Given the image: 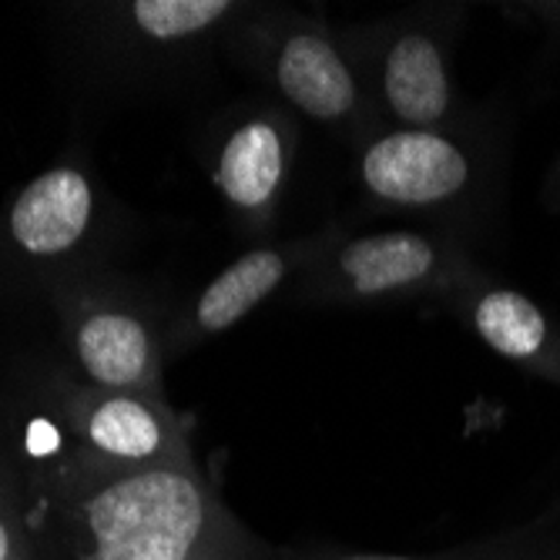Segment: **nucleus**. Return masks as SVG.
Wrapping results in <instances>:
<instances>
[{
  "label": "nucleus",
  "instance_id": "obj_1",
  "mask_svg": "<svg viewBox=\"0 0 560 560\" xmlns=\"http://www.w3.org/2000/svg\"><path fill=\"white\" fill-rule=\"evenodd\" d=\"M209 527L201 487L168 467L121 474L71 511L74 560H191Z\"/></svg>",
  "mask_w": 560,
  "mask_h": 560
},
{
  "label": "nucleus",
  "instance_id": "obj_14",
  "mask_svg": "<svg viewBox=\"0 0 560 560\" xmlns=\"http://www.w3.org/2000/svg\"><path fill=\"white\" fill-rule=\"evenodd\" d=\"M336 560H417V557H396V553H346Z\"/></svg>",
  "mask_w": 560,
  "mask_h": 560
},
{
  "label": "nucleus",
  "instance_id": "obj_6",
  "mask_svg": "<svg viewBox=\"0 0 560 560\" xmlns=\"http://www.w3.org/2000/svg\"><path fill=\"white\" fill-rule=\"evenodd\" d=\"M433 266H436L433 245L413 232L370 235L342 248L346 276L352 279L355 292H366V295L420 282L433 272Z\"/></svg>",
  "mask_w": 560,
  "mask_h": 560
},
{
  "label": "nucleus",
  "instance_id": "obj_2",
  "mask_svg": "<svg viewBox=\"0 0 560 560\" xmlns=\"http://www.w3.org/2000/svg\"><path fill=\"white\" fill-rule=\"evenodd\" d=\"M366 185L399 206H433L470 182V162L450 138L433 131H396L376 141L363 162Z\"/></svg>",
  "mask_w": 560,
  "mask_h": 560
},
{
  "label": "nucleus",
  "instance_id": "obj_9",
  "mask_svg": "<svg viewBox=\"0 0 560 560\" xmlns=\"http://www.w3.org/2000/svg\"><path fill=\"white\" fill-rule=\"evenodd\" d=\"M78 355L97 383L131 386L144 376V366H148V336L128 316L101 313L81 326Z\"/></svg>",
  "mask_w": 560,
  "mask_h": 560
},
{
  "label": "nucleus",
  "instance_id": "obj_11",
  "mask_svg": "<svg viewBox=\"0 0 560 560\" xmlns=\"http://www.w3.org/2000/svg\"><path fill=\"white\" fill-rule=\"evenodd\" d=\"M88 436L101 453L118 456V460H131V464L151 460V456L162 450L159 420L151 417L141 402L125 399V396L97 406L88 420Z\"/></svg>",
  "mask_w": 560,
  "mask_h": 560
},
{
  "label": "nucleus",
  "instance_id": "obj_3",
  "mask_svg": "<svg viewBox=\"0 0 560 560\" xmlns=\"http://www.w3.org/2000/svg\"><path fill=\"white\" fill-rule=\"evenodd\" d=\"M88 219L91 188L84 175L55 168L21 191L11 212V232L34 256H50V252L71 248L84 235Z\"/></svg>",
  "mask_w": 560,
  "mask_h": 560
},
{
  "label": "nucleus",
  "instance_id": "obj_4",
  "mask_svg": "<svg viewBox=\"0 0 560 560\" xmlns=\"http://www.w3.org/2000/svg\"><path fill=\"white\" fill-rule=\"evenodd\" d=\"M386 97L389 108L417 131H430V125L446 118L450 78L440 47L430 37L410 34L393 44L386 58Z\"/></svg>",
  "mask_w": 560,
  "mask_h": 560
},
{
  "label": "nucleus",
  "instance_id": "obj_5",
  "mask_svg": "<svg viewBox=\"0 0 560 560\" xmlns=\"http://www.w3.org/2000/svg\"><path fill=\"white\" fill-rule=\"evenodd\" d=\"M279 84L313 118H339L352 108V78L336 50L313 34H299L282 47Z\"/></svg>",
  "mask_w": 560,
  "mask_h": 560
},
{
  "label": "nucleus",
  "instance_id": "obj_7",
  "mask_svg": "<svg viewBox=\"0 0 560 560\" xmlns=\"http://www.w3.org/2000/svg\"><path fill=\"white\" fill-rule=\"evenodd\" d=\"M282 178V141L272 125L252 121L232 135L219 162V185L235 206L256 209Z\"/></svg>",
  "mask_w": 560,
  "mask_h": 560
},
{
  "label": "nucleus",
  "instance_id": "obj_8",
  "mask_svg": "<svg viewBox=\"0 0 560 560\" xmlns=\"http://www.w3.org/2000/svg\"><path fill=\"white\" fill-rule=\"evenodd\" d=\"M474 329L503 360L530 363L544 352L550 329L537 302L514 289H490L474 305Z\"/></svg>",
  "mask_w": 560,
  "mask_h": 560
},
{
  "label": "nucleus",
  "instance_id": "obj_12",
  "mask_svg": "<svg viewBox=\"0 0 560 560\" xmlns=\"http://www.w3.org/2000/svg\"><path fill=\"white\" fill-rule=\"evenodd\" d=\"M131 11L141 31L159 40H175L219 21L229 4L225 0H138Z\"/></svg>",
  "mask_w": 560,
  "mask_h": 560
},
{
  "label": "nucleus",
  "instance_id": "obj_10",
  "mask_svg": "<svg viewBox=\"0 0 560 560\" xmlns=\"http://www.w3.org/2000/svg\"><path fill=\"white\" fill-rule=\"evenodd\" d=\"M285 276V262L276 252H248L229 266L198 299V323L209 332H222L238 323L252 305H259Z\"/></svg>",
  "mask_w": 560,
  "mask_h": 560
},
{
  "label": "nucleus",
  "instance_id": "obj_13",
  "mask_svg": "<svg viewBox=\"0 0 560 560\" xmlns=\"http://www.w3.org/2000/svg\"><path fill=\"white\" fill-rule=\"evenodd\" d=\"M11 557H14V534H11L8 517L0 514V560H11Z\"/></svg>",
  "mask_w": 560,
  "mask_h": 560
}]
</instances>
